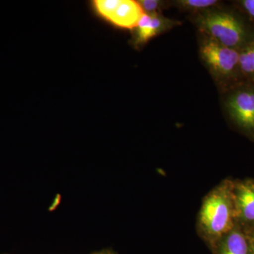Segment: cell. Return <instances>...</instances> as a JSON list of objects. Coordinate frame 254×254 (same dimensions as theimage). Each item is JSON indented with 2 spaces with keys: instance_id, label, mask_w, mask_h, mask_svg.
<instances>
[{
  "instance_id": "9c48e42d",
  "label": "cell",
  "mask_w": 254,
  "mask_h": 254,
  "mask_svg": "<svg viewBox=\"0 0 254 254\" xmlns=\"http://www.w3.org/2000/svg\"><path fill=\"white\" fill-rule=\"evenodd\" d=\"M239 68L254 83V37L239 50Z\"/></svg>"
},
{
  "instance_id": "5b68a950",
  "label": "cell",
  "mask_w": 254,
  "mask_h": 254,
  "mask_svg": "<svg viewBox=\"0 0 254 254\" xmlns=\"http://www.w3.org/2000/svg\"><path fill=\"white\" fill-rule=\"evenodd\" d=\"M237 224L254 226V182H233Z\"/></svg>"
},
{
  "instance_id": "3957f363",
  "label": "cell",
  "mask_w": 254,
  "mask_h": 254,
  "mask_svg": "<svg viewBox=\"0 0 254 254\" xmlns=\"http://www.w3.org/2000/svg\"><path fill=\"white\" fill-rule=\"evenodd\" d=\"M200 55L209 69L219 78H231L240 70L239 50L223 46L208 36L200 43Z\"/></svg>"
},
{
  "instance_id": "2e32d148",
  "label": "cell",
  "mask_w": 254,
  "mask_h": 254,
  "mask_svg": "<svg viewBox=\"0 0 254 254\" xmlns=\"http://www.w3.org/2000/svg\"></svg>"
},
{
  "instance_id": "9a60e30c",
  "label": "cell",
  "mask_w": 254,
  "mask_h": 254,
  "mask_svg": "<svg viewBox=\"0 0 254 254\" xmlns=\"http://www.w3.org/2000/svg\"><path fill=\"white\" fill-rule=\"evenodd\" d=\"M92 254H114L113 252H110V251L105 250V251H101V252H95V253H93Z\"/></svg>"
},
{
  "instance_id": "6da1fadb",
  "label": "cell",
  "mask_w": 254,
  "mask_h": 254,
  "mask_svg": "<svg viewBox=\"0 0 254 254\" xmlns=\"http://www.w3.org/2000/svg\"><path fill=\"white\" fill-rule=\"evenodd\" d=\"M237 225L233 182L226 180L205 197L198 215V227L203 237L215 245Z\"/></svg>"
},
{
  "instance_id": "277c9868",
  "label": "cell",
  "mask_w": 254,
  "mask_h": 254,
  "mask_svg": "<svg viewBox=\"0 0 254 254\" xmlns=\"http://www.w3.org/2000/svg\"><path fill=\"white\" fill-rule=\"evenodd\" d=\"M227 108L237 125L245 131L254 135V90H237L227 99Z\"/></svg>"
},
{
  "instance_id": "5bb4252c",
  "label": "cell",
  "mask_w": 254,
  "mask_h": 254,
  "mask_svg": "<svg viewBox=\"0 0 254 254\" xmlns=\"http://www.w3.org/2000/svg\"><path fill=\"white\" fill-rule=\"evenodd\" d=\"M248 237L249 240H250L251 247H252V251H253V253L254 254V229L251 232L250 234H249Z\"/></svg>"
},
{
  "instance_id": "7c38bea8",
  "label": "cell",
  "mask_w": 254,
  "mask_h": 254,
  "mask_svg": "<svg viewBox=\"0 0 254 254\" xmlns=\"http://www.w3.org/2000/svg\"><path fill=\"white\" fill-rule=\"evenodd\" d=\"M138 2L145 14H159L158 11L163 5V1L158 0H142Z\"/></svg>"
},
{
  "instance_id": "8fae6325",
  "label": "cell",
  "mask_w": 254,
  "mask_h": 254,
  "mask_svg": "<svg viewBox=\"0 0 254 254\" xmlns=\"http://www.w3.org/2000/svg\"><path fill=\"white\" fill-rule=\"evenodd\" d=\"M178 2L187 9L202 10L211 7L216 4L218 1H215V0H182Z\"/></svg>"
},
{
  "instance_id": "ba28073f",
  "label": "cell",
  "mask_w": 254,
  "mask_h": 254,
  "mask_svg": "<svg viewBox=\"0 0 254 254\" xmlns=\"http://www.w3.org/2000/svg\"><path fill=\"white\" fill-rule=\"evenodd\" d=\"M144 14L138 1L125 0L121 1L110 22L118 27L133 29Z\"/></svg>"
},
{
  "instance_id": "52a82bcc",
  "label": "cell",
  "mask_w": 254,
  "mask_h": 254,
  "mask_svg": "<svg viewBox=\"0 0 254 254\" xmlns=\"http://www.w3.org/2000/svg\"><path fill=\"white\" fill-rule=\"evenodd\" d=\"M216 254H254L248 235L237 225L215 245Z\"/></svg>"
},
{
  "instance_id": "8992f818",
  "label": "cell",
  "mask_w": 254,
  "mask_h": 254,
  "mask_svg": "<svg viewBox=\"0 0 254 254\" xmlns=\"http://www.w3.org/2000/svg\"><path fill=\"white\" fill-rule=\"evenodd\" d=\"M175 21L165 18L160 14H144L136 26L134 43L141 46L147 43L153 37L175 26Z\"/></svg>"
},
{
  "instance_id": "7a4b0ae2",
  "label": "cell",
  "mask_w": 254,
  "mask_h": 254,
  "mask_svg": "<svg viewBox=\"0 0 254 254\" xmlns=\"http://www.w3.org/2000/svg\"><path fill=\"white\" fill-rule=\"evenodd\" d=\"M198 20L205 36L232 49L240 50L252 38L243 22L230 13L207 11Z\"/></svg>"
},
{
  "instance_id": "4fadbf2b",
  "label": "cell",
  "mask_w": 254,
  "mask_h": 254,
  "mask_svg": "<svg viewBox=\"0 0 254 254\" xmlns=\"http://www.w3.org/2000/svg\"><path fill=\"white\" fill-rule=\"evenodd\" d=\"M240 4L249 16L254 19V0H243Z\"/></svg>"
},
{
  "instance_id": "30bf717a",
  "label": "cell",
  "mask_w": 254,
  "mask_h": 254,
  "mask_svg": "<svg viewBox=\"0 0 254 254\" xmlns=\"http://www.w3.org/2000/svg\"><path fill=\"white\" fill-rule=\"evenodd\" d=\"M120 3V0H96L93 4L97 14L110 21Z\"/></svg>"
}]
</instances>
